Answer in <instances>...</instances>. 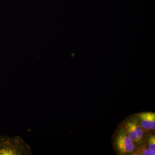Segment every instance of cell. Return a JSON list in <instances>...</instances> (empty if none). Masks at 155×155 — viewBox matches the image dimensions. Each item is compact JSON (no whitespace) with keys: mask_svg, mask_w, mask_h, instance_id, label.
<instances>
[{"mask_svg":"<svg viewBox=\"0 0 155 155\" xmlns=\"http://www.w3.org/2000/svg\"><path fill=\"white\" fill-rule=\"evenodd\" d=\"M147 143V147L152 151L155 152V136L154 134H152L149 137Z\"/></svg>","mask_w":155,"mask_h":155,"instance_id":"obj_5","label":"cell"},{"mask_svg":"<svg viewBox=\"0 0 155 155\" xmlns=\"http://www.w3.org/2000/svg\"><path fill=\"white\" fill-rule=\"evenodd\" d=\"M155 152L152 151L147 147H141L137 149L133 155H154Z\"/></svg>","mask_w":155,"mask_h":155,"instance_id":"obj_4","label":"cell"},{"mask_svg":"<svg viewBox=\"0 0 155 155\" xmlns=\"http://www.w3.org/2000/svg\"><path fill=\"white\" fill-rule=\"evenodd\" d=\"M115 151L120 155H133L137 146L128 136L124 126L117 129L113 138Z\"/></svg>","mask_w":155,"mask_h":155,"instance_id":"obj_2","label":"cell"},{"mask_svg":"<svg viewBox=\"0 0 155 155\" xmlns=\"http://www.w3.org/2000/svg\"><path fill=\"white\" fill-rule=\"evenodd\" d=\"M30 147L19 136L0 135V155H31Z\"/></svg>","mask_w":155,"mask_h":155,"instance_id":"obj_1","label":"cell"},{"mask_svg":"<svg viewBox=\"0 0 155 155\" xmlns=\"http://www.w3.org/2000/svg\"><path fill=\"white\" fill-rule=\"evenodd\" d=\"M136 117L140 125L145 132L155 130V113L143 112L139 114Z\"/></svg>","mask_w":155,"mask_h":155,"instance_id":"obj_3","label":"cell"}]
</instances>
